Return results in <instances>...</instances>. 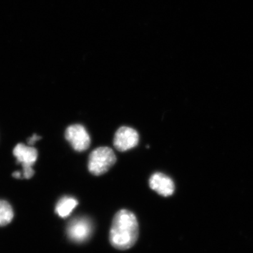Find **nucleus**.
I'll list each match as a JSON object with an SVG mask.
<instances>
[{
  "mask_svg": "<svg viewBox=\"0 0 253 253\" xmlns=\"http://www.w3.org/2000/svg\"><path fill=\"white\" fill-rule=\"evenodd\" d=\"M139 236V224L134 213L121 210L116 213L110 230V242L121 251L131 249Z\"/></svg>",
  "mask_w": 253,
  "mask_h": 253,
  "instance_id": "nucleus-1",
  "label": "nucleus"
},
{
  "mask_svg": "<svg viewBox=\"0 0 253 253\" xmlns=\"http://www.w3.org/2000/svg\"><path fill=\"white\" fill-rule=\"evenodd\" d=\"M116 162V156L111 148L101 146L94 150L89 156L88 169L94 175H102Z\"/></svg>",
  "mask_w": 253,
  "mask_h": 253,
  "instance_id": "nucleus-2",
  "label": "nucleus"
},
{
  "mask_svg": "<svg viewBox=\"0 0 253 253\" xmlns=\"http://www.w3.org/2000/svg\"><path fill=\"white\" fill-rule=\"evenodd\" d=\"M65 137L75 151H86L91 144L90 136L84 126L80 124L68 126L65 132Z\"/></svg>",
  "mask_w": 253,
  "mask_h": 253,
  "instance_id": "nucleus-3",
  "label": "nucleus"
},
{
  "mask_svg": "<svg viewBox=\"0 0 253 253\" xmlns=\"http://www.w3.org/2000/svg\"><path fill=\"white\" fill-rule=\"evenodd\" d=\"M93 231V224L90 219L86 217H78L73 219L68 224V237L76 243H83L90 237Z\"/></svg>",
  "mask_w": 253,
  "mask_h": 253,
  "instance_id": "nucleus-4",
  "label": "nucleus"
},
{
  "mask_svg": "<svg viewBox=\"0 0 253 253\" xmlns=\"http://www.w3.org/2000/svg\"><path fill=\"white\" fill-rule=\"evenodd\" d=\"M139 136L136 129L129 126H121L115 134L113 145L121 152L136 147L139 144Z\"/></svg>",
  "mask_w": 253,
  "mask_h": 253,
  "instance_id": "nucleus-5",
  "label": "nucleus"
},
{
  "mask_svg": "<svg viewBox=\"0 0 253 253\" xmlns=\"http://www.w3.org/2000/svg\"><path fill=\"white\" fill-rule=\"evenodd\" d=\"M149 186L151 189L165 197L172 196L175 189L172 179L161 172L152 174L149 179Z\"/></svg>",
  "mask_w": 253,
  "mask_h": 253,
  "instance_id": "nucleus-6",
  "label": "nucleus"
},
{
  "mask_svg": "<svg viewBox=\"0 0 253 253\" xmlns=\"http://www.w3.org/2000/svg\"><path fill=\"white\" fill-rule=\"evenodd\" d=\"M13 154L18 163L24 168H33L38 157V153L33 146L24 144H18L15 146Z\"/></svg>",
  "mask_w": 253,
  "mask_h": 253,
  "instance_id": "nucleus-7",
  "label": "nucleus"
},
{
  "mask_svg": "<svg viewBox=\"0 0 253 253\" xmlns=\"http://www.w3.org/2000/svg\"><path fill=\"white\" fill-rule=\"evenodd\" d=\"M78 205L77 200L70 196H65L59 200L56 206V212L59 217H67Z\"/></svg>",
  "mask_w": 253,
  "mask_h": 253,
  "instance_id": "nucleus-8",
  "label": "nucleus"
},
{
  "mask_svg": "<svg viewBox=\"0 0 253 253\" xmlns=\"http://www.w3.org/2000/svg\"><path fill=\"white\" fill-rule=\"evenodd\" d=\"M14 213L11 205L6 201L0 200V226L9 224L13 218Z\"/></svg>",
  "mask_w": 253,
  "mask_h": 253,
  "instance_id": "nucleus-9",
  "label": "nucleus"
},
{
  "mask_svg": "<svg viewBox=\"0 0 253 253\" xmlns=\"http://www.w3.org/2000/svg\"><path fill=\"white\" fill-rule=\"evenodd\" d=\"M35 171L33 168H24L23 169V176L25 179H30L34 175Z\"/></svg>",
  "mask_w": 253,
  "mask_h": 253,
  "instance_id": "nucleus-10",
  "label": "nucleus"
},
{
  "mask_svg": "<svg viewBox=\"0 0 253 253\" xmlns=\"http://www.w3.org/2000/svg\"><path fill=\"white\" fill-rule=\"evenodd\" d=\"M40 139H41V136H38V134H33L31 138L28 139V146H33V145L35 144V143H36L37 141L40 140Z\"/></svg>",
  "mask_w": 253,
  "mask_h": 253,
  "instance_id": "nucleus-11",
  "label": "nucleus"
},
{
  "mask_svg": "<svg viewBox=\"0 0 253 253\" xmlns=\"http://www.w3.org/2000/svg\"><path fill=\"white\" fill-rule=\"evenodd\" d=\"M13 176L15 178H17V179H20L21 178V176H22V174H21L20 172H15L12 174Z\"/></svg>",
  "mask_w": 253,
  "mask_h": 253,
  "instance_id": "nucleus-12",
  "label": "nucleus"
}]
</instances>
